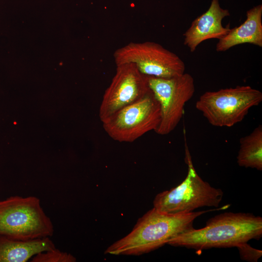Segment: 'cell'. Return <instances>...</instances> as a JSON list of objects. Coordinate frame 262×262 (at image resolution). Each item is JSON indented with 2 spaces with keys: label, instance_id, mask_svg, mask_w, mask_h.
Instances as JSON below:
<instances>
[{
  "label": "cell",
  "instance_id": "8",
  "mask_svg": "<svg viewBox=\"0 0 262 262\" xmlns=\"http://www.w3.org/2000/svg\"><path fill=\"white\" fill-rule=\"evenodd\" d=\"M148 84L161 109V121L154 131L167 135L180 123L185 104L195 93L194 79L186 73L170 78L148 76Z\"/></svg>",
  "mask_w": 262,
  "mask_h": 262
},
{
  "label": "cell",
  "instance_id": "14",
  "mask_svg": "<svg viewBox=\"0 0 262 262\" xmlns=\"http://www.w3.org/2000/svg\"><path fill=\"white\" fill-rule=\"evenodd\" d=\"M31 262H75L76 259L71 254L55 248L38 253L32 258Z\"/></svg>",
  "mask_w": 262,
  "mask_h": 262
},
{
  "label": "cell",
  "instance_id": "11",
  "mask_svg": "<svg viewBox=\"0 0 262 262\" xmlns=\"http://www.w3.org/2000/svg\"><path fill=\"white\" fill-rule=\"evenodd\" d=\"M262 5L255 6L246 12V19L239 26L230 29L219 39L216 45L218 52L226 51L236 45L250 43L262 47Z\"/></svg>",
  "mask_w": 262,
  "mask_h": 262
},
{
  "label": "cell",
  "instance_id": "6",
  "mask_svg": "<svg viewBox=\"0 0 262 262\" xmlns=\"http://www.w3.org/2000/svg\"><path fill=\"white\" fill-rule=\"evenodd\" d=\"M161 119L159 103L150 90L142 98L103 121V128L114 140L131 143L146 133L155 131Z\"/></svg>",
  "mask_w": 262,
  "mask_h": 262
},
{
  "label": "cell",
  "instance_id": "9",
  "mask_svg": "<svg viewBox=\"0 0 262 262\" xmlns=\"http://www.w3.org/2000/svg\"><path fill=\"white\" fill-rule=\"evenodd\" d=\"M150 89L148 76L132 63L116 66V72L103 96L99 116L102 122L121 109L144 97Z\"/></svg>",
  "mask_w": 262,
  "mask_h": 262
},
{
  "label": "cell",
  "instance_id": "5",
  "mask_svg": "<svg viewBox=\"0 0 262 262\" xmlns=\"http://www.w3.org/2000/svg\"><path fill=\"white\" fill-rule=\"evenodd\" d=\"M185 162L188 173L178 186L158 194L153 200V207L168 213H187L203 207H218L223 192L204 181L196 173L187 147Z\"/></svg>",
  "mask_w": 262,
  "mask_h": 262
},
{
  "label": "cell",
  "instance_id": "2",
  "mask_svg": "<svg viewBox=\"0 0 262 262\" xmlns=\"http://www.w3.org/2000/svg\"><path fill=\"white\" fill-rule=\"evenodd\" d=\"M262 236V218L251 213L226 212L210 218L201 229H193L167 244L197 250L236 247Z\"/></svg>",
  "mask_w": 262,
  "mask_h": 262
},
{
  "label": "cell",
  "instance_id": "1",
  "mask_svg": "<svg viewBox=\"0 0 262 262\" xmlns=\"http://www.w3.org/2000/svg\"><path fill=\"white\" fill-rule=\"evenodd\" d=\"M209 211L171 214L155 208L138 219L131 231L110 245L105 254L140 255L163 246L171 239L194 229V220Z\"/></svg>",
  "mask_w": 262,
  "mask_h": 262
},
{
  "label": "cell",
  "instance_id": "12",
  "mask_svg": "<svg viewBox=\"0 0 262 262\" xmlns=\"http://www.w3.org/2000/svg\"><path fill=\"white\" fill-rule=\"evenodd\" d=\"M55 248L49 237L21 240L0 235V262H26L38 253Z\"/></svg>",
  "mask_w": 262,
  "mask_h": 262
},
{
  "label": "cell",
  "instance_id": "3",
  "mask_svg": "<svg viewBox=\"0 0 262 262\" xmlns=\"http://www.w3.org/2000/svg\"><path fill=\"white\" fill-rule=\"evenodd\" d=\"M54 228L34 196H12L0 201V235L21 240L49 237Z\"/></svg>",
  "mask_w": 262,
  "mask_h": 262
},
{
  "label": "cell",
  "instance_id": "4",
  "mask_svg": "<svg viewBox=\"0 0 262 262\" xmlns=\"http://www.w3.org/2000/svg\"><path fill=\"white\" fill-rule=\"evenodd\" d=\"M262 101V93L249 85L237 86L203 93L196 103L212 126L230 127L241 122L249 110Z\"/></svg>",
  "mask_w": 262,
  "mask_h": 262
},
{
  "label": "cell",
  "instance_id": "15",
  "mask_svg": "<svg viewBox=\"0 0 262 262\" xmlns=\"http://www.w3.org/2000/svg\"><path fill=\"white\" fill-rule=\"evenodd\" d=\"M239 250L240 258L244 261L257 262L262 257V251L251 247L247 243L236 246Z\"/></svg>",
  "mask_w": 262,
  "mask_h": 262
},
{
  "label": "cell",
  "instance_id": "13",
  "mask_svg": "<svg viewBox=\"0 0 262 262\" xmlns=\"http://www.w3.org/2000/svg\"><path fill=\"white\" fill-rule=\"evenodd\" d=\"M237 162L241 167L262 170V126L240 139Z\"/></svg>",
  "mask_w": 262,
  "mask_h": 262
},
{
  "label": "cell",
  "instance_id": "10",
  "mask_svg": "<svg viewBox=\"0 0 262 262\" xmlns=\"http://www.w3.org/2000/svg\"><path fill=\"white\" fill-rule=\"evenodd\" d=\"M229 15L228 10L220 7L219 0H212L207 11L197 17L183 34L184 45L193 52L205 40L221 39L230 30L228 26L224 27L222 24L223 19Z\"/></svg>",
  "mask_w": 262,
  "mask_h": 262
},
{
  "label": "cell",
  "instance_id": "7",
  "mask_svg": "<svg viewBox=\"0 0 262 262\" xmlns=\"http://www.w3.org/2000/svg\"><path fill=\"white\" fill-rule=\"evenodd\" d=\"M116 66L134 64L145 75L170 78L184 73L185 65L176 54L160 44L150 41L131 42L116 49L114 53Z\"/></svg>",
  "mask_w": 262,
  "mask_h": 262
}]
</instances>
